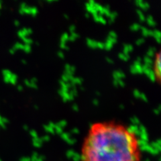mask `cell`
I'll return each mask as SVG.
<instances>
[{
    "label": "cell",
    "mask_w": 161,
    "mask_h": 161,
    "mask_svg": "<svg viewBox=\"0 0 161 161\" xmlns=\"http://www.w3.org/2000/svg\"><path fill=\"white\" fill-rule=\"evenodd\" d=\"M91 129L81 161H140V147L134 134L113 125H93Z\"/></svg>",
    "instance_id": "cell-1"
},
{
    "label": "cell",
    "mask_w": 161,
    "mask_h": 161,
    "mask_svg": "<svg viewBox=\"0 0 161 161\" xmlns=\"http://www.w3.org/2000/svg\"><path fill=\"white\" fill-rule=\"evenodd\" d=\"M155 70L154 71L156 78L160 79V54L158 53L157 54V58L155 61Z\"/></svg>",
    "instance_id": "cell-2"
},
{
    "label": "cell",
    "mask_w": 161,
    "mask_h": 161,
    "mask_svg": "<svg viewBox=\"0 0 161 161\" xmlns=\"http://www.w3.org/2000/svg\"><path fill=\"white\" fill-rule=\"evenodd\" d=\"M113 77L114 79H122V78L125 77V74L121 70H115L113 73Z\"/></svg>",
    "instance_id": "cell-3"
},
{
    "label": "cell",
    "mask_w": 161,
    "mask_h": 161,
    "mask_svg": "<svg viewBox=\"0 0 161 161\" xmlns=\"http://www.w3.org/2000/svg\"><path fill=\"white\" fill-rule=\"evenodd\" d=\"M97 42L95 40L91 39V38H87V44L88 46L91 48H97Z\"/></svg>",
    "instance_id": "cell-4"
},
{
    "label": "cell",
    "mask_w": 161,
    "mask_h": 161,
    "mask_svg": "<svg viewBox=\"0 0 161 161\" xmlns=\"http://www.w3.org/2000/svg\"><path fill=\"white\" fill-rule=\"evenodd\" d=\"M69 82L71 83L73 85H76V84H82L83 83V79L82 78H79V77H73Z\"/></svg>",
    "instance_id": "cell-5"
},
{
    "label": "cell",
    "mask_w": 161,
    "mask_h": 161,
    "mask_svg": "<svg viewBox=\"0 0 161 161\" xmlns=\"http://www.w3.org/2000/svg\"><path fill=\"white\" fill-rule=\"evenodd\" d=\"M144 63H145L144 64L146 65V66H147L148 68H150L151 66H152L153 63V61L152 58L148 57H147V56L145 57L144 58Z\"/></svg>",
    "instance_id": "cell-6"
},
{
    "label": "cell",
    "mask_w": 161,
    "mask_h": 161,
    "mask_svg": "<svg viewBox=\"0 0 161 161\" xmlns=\"http://www.w3.org/2000/svg\"><path fill=\"white\" fill-rule=\"evenodd\" d=\"M154 38L156 39L158 43L160 42V32L159 30H153V36Z\"/></svg>",
    "instance_id": "cell-7"
},
{
    "label": "cell",
    "mask_w": 161,
    "mask_h": 161,
    "mask_svg": "<svg viewBox=\"0 0 161 161\" xmlns=\"http://www.w3.org/2000/svg\"><path fill=\"white\" fill-rule=\"evenodd\" d=\"M146 19H147V23L150 25V26H154L156 25V22L154 20L153 16H150V15L147 17V18H146Z\"/></svg>",
    "instance_id": "cell-8"
},
{
    "label": "cell",
    "mask_w": 161,
    "mask_h": 161,
    "mask_svg": "<svg viewBox=\"0 0 161 161\" xmlns=\"http://www.w3.org/2000/svg\"><path fill=\"white\" fill-rule=\"evenodd\" d=\"M156 48L154 47H150L149 48L148 52H147V57L151 58L153 57L154 55V53H155Z\"/></svg>",
    "instance_id": "cell-9"
},
{
    "label": "cell",
    "mask_w": 161,
    "mask_h": 161,
    "mask_svg": "<svg viewBox=\"0 0 161 161\" xmlns=\"http://www.w3.org/2000/svg\"><path fill=\"white\" fill-rule=\"evenodd\" d=\"M69 35L67 33H63L62 34L61 38H60V42L66 43V42L69 40Z\"/></svg>",
    "instance_id": "cell-10"
},
{
    "label": "cell",
    "mask_w": 161,
    "mask_h": 161,
    "mask_svg": "<svg viewBox=\"0 0 161 161\" xmlns=\"http://www.w3.org/2000/svg\"><path fill=\"white\" fill-rule=\"evenodd\" d=\"M139 7H140L142 9H145L147 10L149 8H150V5L148 2H142V3H141L140 5H139Z\"/></svg>",
    "instance_id": "cell-11"
},
{
    "label": "cell",
    "mask_w": 161,
    "mask_h": 161,
    "mask_svg": "<svg viewBox=\"0 0 161 161\" xmlns=\"http://www.w3.org/2000/svg\"><path fill=\"white\" fill-rule=\"evenodd\" d=\"M136 12H137L138 16H139V18H140V19L141 20V21H145L146 18H145V16L144 15V14L142 13V12L141 11V10H140V9H137L136 10Z\"/></svg>",
    "instance_id": "cell-12"
},
{
    "label": "cell",
    "mask_w": 161,
    "mask_h": 161,
    "mask_svg": "<svg viewBox=\"0 0 161 161\" xmlns=\"http://www.w3.org/2000/svg\"><path fill=\"white\" fill-rule=\"evenodd\" d=\"M140 28H141L140 25L138 24H136V23L133 24L132 26H130V29L132 30V31H136V30H138Z\"/></svg>",
    "instance_id": "cell-13"
},
{
    "label": "cell",
    "mask_w": 161,
    "mask_h": 161,
    "mask_svg": "<svg viewBox=\"0 0 161 161\" xmlns=\"http://www.w3.org/2000/svg\"><path fill=\"white\" fill-rule=\"evenodd\" d=\"M112 47H113V44L111 42L108 41V40H107V41L104 43V48H105L106 50H109Z\"/></svg>",
    "instance_id": "cell-14"
},
{
    "label": "cell",
    "mask_w": 161,
    "mask_h": 161,
    "mask_svg": "<svg viewBox=\"0 0 161 161\" xmlns=\"http://www.w3.org/2000/svg\"><path fill=\"white\" fill-rule=\"evenodd\" d=\"M30 14H32L33 16H35L38 14V9L36 7H30Z\"/></svg>",
    "instance_id": "cell-15"
},
{
    "label": "cell",
    "mask_w": 161,
    "mask_h": 161,
    "mask_svg": "<svg viewBox=\"0 0 161 161\" xmlns=\"http://www.w3.org/2000/svg\"><path fill=\"white\" fill-rule=\"evenodd\" d=\"M131 122H132V123L133 124V125H138L140 124V120L139 119L137 118V117H132V118L130 119Z\"/></svg>",
    "instance_id": "cell-16"
},
{
    "label": "cell",
    "mask_w": 161,
    "mask_h": 161,
    "mask_svg": "<svg viewBox=\"0 0 161 161\" xmlns=\"http://www.w3.org/2000/svg\"><path fill=\"white\" fill-rule=\"evenodd\" d=\"M141 30H142V32L143 36H148V32H149V30L147 29V28L143 27V26H141Z\"/></svg>",
    "instance_id": "cell-17"
},
{
    "label": "cell",
    "mask_w": 161,
    "mask_h": 161,
    "mask_svg": "<svg viewBox=\"0 0 161 161\" xmlns=\"http://www.w3.org/2000/svg\"><path fill=\"white\" fill-rule=\"evenodd\" d=\"M118 57L120 59H122L123 60H125V61H126V60H128L130 58L125 56V55L123 53H120L119 54H118Z\"/></svg>",
    "instance_id": "cell-18"
},
{
    "label": "cell",
    "mask_w": 161,
    "mask_h": 161,
    "mask_svg": "<svg viewBox=\"0 0 161 161\" xmlns=\"http://www.w3.org/2000/svg\"><path fill=\"white\" fill-rule=\"evenodd\" d=\"M67 124V122L66 120H61V121H60L59 122H58L57 125H58V126H60V128H63V127L66 126Z\"/></svg>",
    "instance_id": "cell-19"
},
{
    "label": "cell",
    "mask_w": 161,
    "mask_h": 161,
    "mask_svg": "<svg viewBox=\"0 0 161 161\" xmlns=\"http://www.w3.org/2000/svg\"><path fill=\"white\" fill-rule=\"evenodd\" d=\"M69 93H70V94H72L74 97H75V96H77V94H78V92H77V89H76V87H73V88H72L70 90V92H69Z\"/></svg>",
    "instance_id": "cell-20"
},
{
    "label": "cell",
    "mask_w": 161,
    "mask_h": 161,
    "mask_svg": "<svg viewBox=\"0 0 161 161\" xmlns=\"http://www.w3.org/2000/svg\"><path fill=\"white\" fill-rule=\"evenodd\" d=\"M117 16H118V14H117V12H111L110 15H109V18L110 19L114 20V19H115V18H116Z\"/></svg>",
    "instance_id": "cell-21"
},
{
    "label": "cell",
    "mask_w": 161,
    "mask_h": 161,
    "mask_svg": "<svg viewBox=\"0 0 161 161\" xmlns=\"http://www.w3.org/2000/svg\"><path fill=\"white\" fill-rule=\"evenodd\" d=\"M23 50H24L25 52L27 53H30V50H31V47H30V45H28V44H25V45H24Z\"/></svg>",
    "instance_id": "cell-22"
},
{
    "label": "cell",
    "mask_w": 161,
    "mask_h": 161,
    "mask_svg": "<svg viewBox=\"0 0 161 161\" xmlns=\"http://www.w3.org/2000/svg\"><path fill=\"white\" fill-rule=\"evenodd\" d=\"M23 40H24V42L26 43V44H28V45L32 44L33 42L32 39H30V38H27V37H25L24 38H23Z\"/></svg>",
    "instance_id": "cell-23"
},
{
    "label": "cell",
    "mask_w": 161,
    "mask_h": 161,
    "mask_svg": "<svg viewBox=\"0 0 161 161\" xmlns=\"http://www.w3.org/2000/svg\"><path fill=\"white\" fill-rule=\"evenodd\" d=\"M99 22H101V23L105 24H106L107 21H106V19H105V18L102 16V15H99Z\"/></svg>",
    "instance_id": "cell-24"
},
{
    "label": "cell",
    "mask_w": 161,
    "mask_h": 161,
    "mask_svg": "<svg viewBox=\"0 0 161 161\" xmlns=\"http://www.w3.org/2000/svg\"><path fill=\"white\" fill-rule=\"evenodd\" d=\"M133 93H134V95L136 97V98H140V94H141V93L140 92V91H138V89H135V90H134Z\"/></svg>",
    "instance_id": "cell-25"
},
{
    "label": "cell",
    "mask_w": 161,
    "mask_h": 161,
    "mask_svg": "<svg viewBox=\"0 0 161 161\" xmlns=\"http://www.w3.org/2000/svg\"><path fill=\"white\" fill-rule=\"evenodd\" d=\"M138 130L141 133H147V129L142 125H140V127L138 128Z\"/></svg>",
    "instance_id": "cell-26"
},
{
    "label": "cell",
    "mask_w": 161,
    "mask_h": 161,
    "mask_svg": "<svg viewBox=\"0 0 161 161\" xmlns=\"http://www.w3.org/2000/svg\"><path fill=\"white\" fill-rule=\"evenodd\" d=\"M60 47L62 49L69 50V47L67 46V44H66V43H65V42H60Z\"/></svg>",
    "instance_id": "cell-27"
},
{
    "label": "cell",
    "mask_w": 161,
    "mask_h": 161,
    "mask_svg": "<svg viewBox=\"0 0 161 161\" xmlns=\"http://www.w3.org/2000/svg\"><path fill=\"white\" fill-rule=\"evenodd\" d=\"M44 127L45 130H46L47 131H48V132H52V133H53V132H54V130L53 128H52L51 127H50L48 125H45Z\"/></svg>",
    "instance_id": "cell-28"
},
{
    "label": "cell",
    "mask_w": 161,
    "mask_h": 161,
    "mask_svg": "<svg viewBox=\"0 0 161 161\" xmlns=\"http://www.w3.org/2000/svg\"><path fill=\"white\" fill-rule=\"evenodd\" d=\"M107 40H108V41L111 42H112V43L114 44H115V42H117V38H112V37H109V36H108V38H107Z\"/></svg>",
    "instance_id": "cell-29"
},
{
    "label": "cell",
    "mask_w": 161,
    "mask_h": 161,
    "mask_svg": "<svg viewBox=\"0 0 161 161\" xmlns=\"http://www.w3.org/2000/svg\"><path fill=\"white\" fill-rule=\"evenodd\" d=\"M130 72L132 73V74H137V70H136V68H135V67L134 66V64H132V66L130 67Z\"/></svg>",
    "instance_id": "cell-30"
},
{
    "label": "cell",
    "mask_w": 161,
    "mask_h": 161,
    "mask_svg": "<svg viewBox=\"0 0 161 161\" xmlns=\"http://www.w3.org/2000/svg\"><path fill=\"white\" fill-rule=\"evenodd\" d=\"M140 98L142 99L143 101H144V102H147V101H148L147 95H145L144 93H141Z\"/></svg>",
    "instance_id": "cell-31"
},
{
    "label": "cell",
    "mask_w": 161,
    "mask_h": 161,
    "mask_svg": "<svg viewBox=\"0 0 161 161\" xmlns=\"http://www.w3.org/2000/svg\"><path fill=\"white\" fill-rule=\"evenodd\" d=\"M97 48L100 49H103L104 48V43L102 42H97Z\"/></svg>",
    "instance_id": "cell-32"
},
{
    "label": "cell",
    "mask_w": 161,
    "mask_h": 161,
    "mask_svg": "<svg viewBox=\"0 0 161 161\" xmlns=\"http://www.w3.org/2000/svg\"><path fill=\"white\" fill-rule=\"evenodd\" d=\"M109 36L114 38H117V34L114 31H111L109 34Z\"/></svg>",
    "instance_id": "cell-33"
},
{
    "label": "cell",
    "mask_w": 161,
    "mask_h": 161,
    "mask_svg": "<svg viewBox=\"0 0 161 161\" xmlns=\"http://www.w3.org/2000/svg\"><path fill=\"white\" fill-rule=\"evenodd\" d=\"M144 42V38H139L136 40V43L137 45H141V44H142Z\"/></svg>",
    "instance_id": "cell-34"
},
{
    "label": "cell",
    "mask_w": 161,
    "mask_h": 161,
    "mask_svg": "<svg viewBox=\"0 0 161 161\" xmlns=\"http://www.w3.org/2000/svg\"><path fill=\"white\" fill-rule=\"evenodd\" d=\"M118 81L119 86H121V87H124L125 86V83L122 79H118Z\"/></svg>",
    "instance_id": "cell-35"
},
{
    "label": "cell",
    "mask_w": 161,
    "mask_h": 161,
    "mask_svg": "<svg viewBox=\"0 0 161 161\" xmlns=\"http://www.w3.org/2000/svg\"><path fill=\"white\" fill-rule=\"evenodd\" d=\"M75 30H76V27H75V25H71V26H69V30L70 32L73 33V32H75Z\"/></svg>",
    "instance_id": "cell-36"
},
{
    "label": "cell",
    "mask_w": 161,
    "mask_h": 161,
    "mask_svg": "<svg viewBox=\"0 0 161 161\" xmlns=\"http://www.w3.org/2000/svg\"><path fill=\"white\" fill-rule=\"evenodd\" d=\"M54 130H56L57 132H62V128H60L57 124H56V126H55V128H54Z\"/></svg>",
    "instance_id": "cell-37"
},
{
    "label": "cell",
    "mask_w": 161,
    "mask_h": 161,
    "mask_svg": "<svg viewBox=\"0 0 161 161\" xmlns=\"http://www.w3.org/2000/svg\"><path fill=\"white\" fill-rule=\"evenodd\" d=\"M58 56L60 57V58H64V54L63 53V52H61V51H59V52H58Z\"/></svg>",
    "instance_id": "cell-38"
},
{
    "label": "cell",
    "mask_w": 161,
    "mask_h": 161,
    "mask_svg": "<svg viewBox=\"0 0 161 161\" xmlns=\"http://www.w3.org/2000/svg\"><path fill=\"white\" fill-rule=\"evenodd\" d=\"M70 35H71V36H73L75 39H77V38H79V35L77 33V32H73V33H71V34H70Z\"/></svg>",
    "instance_id": "cell-39"
},
{
    "label": "cell",
    "mask_w": 161,
    "mask_h": 161,
    "mask_svg": "<svg viewBox=\"0 0 161 161\" xmlns=\"http://www.w3.org/2000/svg\"><path fill=\"white\" fill-rule=\"evenodd\" d=\"M93 19L96 22H99V14L96 15H93Z\"/></svg>",
    "instance_id": "cell-40"
},
{
    "label": "cell",
    "mask_w": 161,
    "mask_h": 161,
    "mask_svg": "<svg viewBox=\"0 0 161 161\" xmlns=\"http://www.w3.org/2000/svg\"><path fill=\"white\" fill-rule=\"evenodd\" d=\"M50 127H51L52 128H53L54 130V128H55V126H56V124H54L53 122H49L48 123V124Z\"/></svg>",
    "instance_id": "cell-41"
},
{
    "label": "cell",
    "mask_w": 161,
    "mask_h": 161,
    "mask_svg": "<svg viewBox=\"0 0 161 161\" xmlns=\"http://www.w3.org/2000/svg\"><path fill=\"white\" fill-rule=\"evenodd\" d=\"M72 108H73V109L74 111H76V112H77V111L79 110V107L77 104H74L72 106Z\"/></svg>",
    "instance_id": "cell-42"
},
{
    "label": "cell",
    "mask_w": 161,
    "mask_h": 161,
    "mask_svg": "<svg viewBox=\"0 0 161 161\" xmlns=\"http://www.w3.org/2000/svg\"><path fill=\"white\" fill-rule=\"evenodd\" d=\"M113 83H114V86H115V87H118V86H119L118 79H114V80H113Z\"/></svg>",
    "instance_id": "cell-43"
},
{
    "label": "cell",
    "mask_w": 161,
    "mask_h": 161,
    "mask_svg": "<svg viewBox=\"0 0 161 161\" xmlns=\"http://www.w3.org/2000/svg\"><path fill=\"white\" fill-rule=\"evenodd\" d=\"M105 59H106V60L109 63H110V64H113L114 63V60L112 58H110L109 57H106V58H105Z\"/></svg>",
    "instance_id": "cell-44"
},
{
    "label": "cell",
    "mask_w": 161,
    "mask_h": 161,
    "mask_svg": "<svg viewBox=\"0 0 161 161\" xmlns=\"http://www.w3.org/2000/svg\"><path fill=\"white\" fill-rule=\"evenodd\" d=\"M93 104L95 105H99V101L97 99H95L93 100Z\"/></svg>",
    "instance_id": "cell-45"
},
{
    "label": "cell",
    "mask_w": 161,
    "mask_h": 161,
    "mask_svg": "<svg viewBox=\"0 0 161 161\" xmlns=\"http://www.w3.org/2000/svg\"><path fill=\"white\" fill-rule=\"evenodd\" d=\"M160 106H159L158 109H154V114H157V115H158V114H159V112H160Z\"/></svg>",
    "instance_id": "cell-46"
},
{
    "label": "cell",
    "mask_w": 161,
    "mask_h": 161,
    "mask_svg": "<svg viewBox=\"0 0 161 161\" xmlns=\"http://www.w3.org/2000/svg\"><path fill=\"white\" fill-rule=\"evenodd\" d=\"M37 81H38V80L36 78H32L31 80H30V82L32 83H36V84Z\"/></svg>",
    "instance_id": "cell-47"
},
{
    "label": "cell",
    "mask_w": 161,
    "mask_h": 161,
    "mask_svg": "<svg viewBox=\"0 0 161 161\" xmlns=\"http://www.w3.org/2000/svg\"><path fill=\"white\" fill-rule=\"evenodd\" d=\"M88 3H89L92 6H94V5H95V2L93 1V0H90V1H89Z\"/></svg>",
    "instance_id": "cell-48"
},
{
    "label": "cell",
    "mask_w": 161,
    "mask_h": 161,
    "mask_svg": "<svg viewBox=\"0 0 161 161\" xmlns=\"http://www.w3.org/2000/svg\"><path fill=\"white\" fill-rule=\"evenodd\" d=\"M143 1H142V0H136V1L135 2V3H136V4L137 5V6H139V5L141 3H142Z\"/></svg>",
    "instance_id": "cell-49"
},
{
    "label": "cell",
    "mask_w": 161,
    "mask_h": 161,
    "mask_svg": "<svg viewBox=\"0 0 161 161\" xmlns=\"http://www.w3.org/2000/svg\"><path fill=\"white\" fill-rule=\"evenodd\" d=\"M69 100L71 101V100H73V99L75 98V97L73 96V95L72 94H70L69 92Z\"/></svg>",
    "instance_id": "cell-50"
},
{
    "label": "cell",
    "mask_w": 161,
    "mask_h": 161,
    "mask_svg": "<svg viewBox=\"0 0 161 161\" xmlns=\"http://www.w3.org/2000/svg\"><path fill=\"white\" fill-rule=\"evenodd\" d=\"M69 40H70V41H74V40H75V38L73 36H72L71 35H70L69 36Z\"/></svg>",
    "instance_id": "cell-51"
},
{
    "label": "cell",
    "mask_w": 161,
    "mask_h": 161,
    "mask_svg": "<svg viewBox=\"0 0 161 161\" xmlns=\"http://www.w3.org/2000/svg\"><path fill=\"white\" fill-rule=\"evenodd\" d=\"M25 83H26V85H27L28 87H30V81L29 80H25Z\"/></svg>",
    "instance_id": "cell-52"
},
{
    "label": "cell",
    "mask_w": 161,
    "mask_h": 161,
    "mask_svg": "<svg viewBox=\"0 0 161 161\" xmlns=\"http://www.w3.org/2000/svg\"><path fill=\"white\" fill-rule=\"evenodd\" d=\"M85 16L86 17V18H89V16H90V14H89V12L85 13Z\"/></svg>",
    "instance_id": "cell-53"
},
{
    "label": "cell",
    "mask_w": 161,
    "mask_h": 161,
    "mask_svg": "<svg viewBox=\"0 0 161 161\" xmlns=\"http://www.w3.org/2000/svg\"><path fill=\"white\" fill-rule=\"evenodd\" d=\"M136 61H138V62H139V63H141V61H142V58H141L140 57H138V58H137V60H136Z\"/></svg>",
    "instance_id": "cell-54"
},
{
    "label": "cell",
    "mask_w": 161,
    "mask_h": 161,
    "mask_svg": "<svg viewBox=\"0 0 161 161\" xmlns=\"http://www.w3.org/2000/svg\"><path fill=\"white\" fill-rule=\"evenodd\" d=\"M31 134H32V135H33V136H36V132H35L34 130H32V131H31Z\"/></svg>",
    "instance_id": "cell-55"
},
{
    "label": "cell",
    "mask_w": 161,
    "mask_h": 161,
    "mask_svg": "<svg viewBox=\"0 0 161 161\" xmlns=\"http://www.w3.org/2000/svg\"><path fill=\"white\" fill-rule=\"evenodd\" d=\"M73 131L74 132H79V130H78V129H77V128H75V129H73Z\"/></svg>",
    "instance_id": "cell-56"
},
{
    "label": "cell",
    "mask_w": 161,
    "mask_h": 161,
    "mask_svg": "<svg viewBox=\"0 0 161 161\" xmlns=\"http://www.w3.org/2000/svg\"><path fill=\"white\" fill-rule=\"evenodd\" d=\"M119 108H120V109H124V105H119Z\"/></svg>",
    "instance_id": "cell-57"
},
{
    "label": "cell",
    "mask_w": 161,
    "mask_h": 161,
    "mask_svg": "<svg viewBox=\"0 0 161 161\" xmlns=\"http://www.w3.org/2000/svg\"><path fill=\"white\" fill-rule=\"evenodd\" d=\"M64 17L66 19H69V16L67 14H64Z\"/></svg>",
    "instance_id": "cell-58"
},
{
    "label": "cell",
    "mask_w": 161,
    "mask_h": 161,
    "mask_svg": "<svg viewBox=\"0 0 161 161\" xmlns=\"http://www.w3.org/2000/svg\"><path fill=\"white\" fill-rule=\"evenodd\" d=\"M18 89H19V90L21 91V90H22V86H20V85H19V86L18 87Z\"/></svg>",
    "instance_id": "cell-59"
},
{
    "label": "cell",
    "mask_w": 161,
    "mask_h": 161,
    "mask_svg": "<svg viewBox=\"0 0 161 161\" xmlns=\"http://www.w3.org/2000/svg\"><path fill=\"white\" fill-rule=\"evenodd\" d=\"M34 108L37 109H38V106H37V105H34Z\"/></svg>",
    "instance_id": "cell-60"
},
{
    "label": "cell",
    "mask_w": 161,
    "mask_h": 161,
    "mask_svg": "<svg viewBox=\"0 0 161 161\" xmlns=\"http://www.w3.org/2000/svg\"><path fill=\"white\" fill-rule=\"evenodd\" d=\"M15 24H16V25H18H18H19V22H18V21H16V22H15Z\"/></svg>",
    "instance_id": "cell-61"
},
{
    "label": "cell",
    "mask_w": 161,
    "mask_h": 161,
    "mask_svg": "<svg viewBox=\"0 0 161 161\" xmlns=\"http://www.w3.org/2000/svg\"><path fill=\"white\" fill-rule=\"evenodd\" d=\"M96 94L98 95H100V93H99V92H96Z\"/></svg>",
    "instance_id": "cell-62"
}]
</instances>
